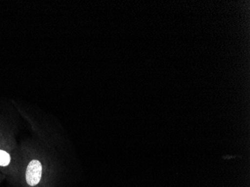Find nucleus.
<instances>
[{"mask_svg": "<svg viewBox=\"0 0 250 187\" xmlns=\"http://www.w3.org/2000/svg\"><path fill=\"white\" fill-rule=\"evenodd\" d=\"M42 166L39 160H33L29 163L26 168V180L31 187L37 185L42 178Z\"/></svg>", "mask_w": 250, "mask_h": 187, "instance_id": "nucleus-1", "label": "nucleus"}, {"mask_svg": "<svg viewBox=\"0 0 250 187\" xmlns=\"http://www.w3.org/2000/svg\"><path fill=\"white\" fill-rule=\"evenodd\" d=\"M11 161V157L7 152L0 150V166H6Z\"/></svg>", "mask_w": 250, "mask_h": 187, "instance_id": "nucleus-2", "label": "nucleus"}]
</instances>
